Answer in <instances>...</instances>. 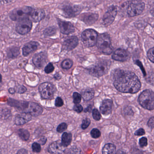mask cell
<instances>
[{
  "label": "cell",
  "mask_w": 154,
  "mask_h": 154,
  "mask_svg": "<svg viewBox=\"0 0 154 154\" xmlns=\"http://www.w3.org/2000/svg\"><path fill=\"white\" fill-rule=\"evenodd\" d=\"M113 75V84L119 91L134 94L140 90L141 83L134 73L129 71L118 70L115 71Z\"/></svg>",
  "instance_id": "6da1fadb"
},
{
  "label": "cell",
  "mask_w": 154,
  "mask_h": 154,
  "mask_svg": "<svg viewBox=\"0 0 154 154\" xmlns=\"http://www.w3.org/2000/svg\"><path fill=\"white\" fill-rule=\"evenodd\" d=\"M8 103L10 106L16 108L20 112L30 113L33 117H38L43 112L42 107L36 103L10 99Z\"/></svg>",
  "instance_id": "7a4b0ae2"
},
{
  "label": "cell",
  "mask_w": 154,
  "mask_h": 154,
  "mask_svg": "<svg viewBox=\"0 0 154 154\" xmlns=\"http://www.w3.org/2000/svg\"><path fill=\"white\" fill-rule=\"evenodd\" d=\"M145 8V3L140 0L127 2L120 7V15L123 17H136L141 14L144 11Z\"/></svg>",
  "instance_id": "3957f363"
},
{
  "label": "cell",
  "mask_w": 154,
  "mask_h": 154,
  "mask_svg": "<svg viewBox=\"0 0 154 154\" xmlns=\"http://www.w3.org/2000/svg\"><path fill=\"white\" fill-rule=\"evenodd\" d=\"M110 64L111 62L109 60H100L87 70L91 75L95 77H100L107 73Z\"/></svg>",
  "instance_id": "277c9868"
},
{
  "label": "cell",
  "mask_w": 154,
  "mask_h": 154,
  "mask_svg": "<svg viewBox=\"0 0 154 154\" xmlns=\"http://www.w3.org/2000/svg\"><path fill=\"white\" fill-rule=\"evenodd\" d=\"M96 45L99 51L105 55H109L112 52L110 37L107 33L100 34L98 36Z\"/></svg>",
  "instance_id": "5b68a950"
},
{
  "label": "cell",
  "mask_w": 154,
  "mask_h": 154,
  "mask_svg": "<svg viewBox=\"0 0 154 154\" xmlns=\"http://www.w3.org/2000/svg\"><path fill=\"white\" fill-rule=\"evenodd\" d=\"M139 104L146 109H154V92L150 90L143 91L139 96Z\"/></svg>",
  "instance_id": "8992f818"
},
{
  "label": "cell",
  "mask_w": 154,
  "mask_h": 154,
  "mask_svg": "<svg viewBox=\"0 0 154 154\" xmlns=\"http://www.w3.org/2000/svg\"><path fill=\"white\" fill-rule=\"evenodd\" d=\"M33 10L34 9L32 8L27 6L17 8L10 13V18L13 21H19L28 18L31 16Z\"/></svg>",
  "instance_id": "52a82bcc"
},
{
  "label": "cell",
  "mask_w": 154,
  "mask_h": 154,
  "mask_svg": "<svg viewBox=\"0 0 154 154\" xmlns=\"http://www.w3.org/2000/svg\"><path fill=\"white\" fill-rule=\"evenodd\" d=\"M98 38V33L93 29H87L82 34V39L87 47H92L96 45Z\"/></svg>",
  "instance_id": "ba28073f"
},
{
  "label": "cell",
  "mask_w": 154,
  "mask_h": 154,
  "mask_svg": "<svg viewBox=\"0 0 154 154\" xmlns=\"http://www.w3.org/2000/svg\"><path fill=\"white\" fill-rule=\"evenodd\" d=\"M38 89L41 97L45 100L52 99L56 91V88L54 85L49 82L41 84L39 85Z\"/></svg>",
  "instance_id": "9c48e42d"
},
{
  "label": "cell",
  "mask_w": 154,
  "mask_h": 154,
  "mask_svg": "<svg viewBox=\"0 0 154 154\" xmlns=\"http://www.w3.org/2000/svg\"><path fill=\"white\" fill-rule=\"evenodd\" d=\"M32 21L28 18L19 20L16 25V31L21 35H25L30 32L32 29Z\"/></svg>",
  "instance_id": "30bf717a"
},
{
  "label": "cell",
  "mask_w": 154,
  "mask_h": 154,
  "mask_svg": "<svg viewBox=\"0 0 154 154\" xmlns=\"http://www.w3.org/2000/svg\"><path fill=\"white\" fill-rule=\"evenodd\" d=\"M117 13L118 8L117 7L113 5L110 7L103 15V25L106 26L111 25L117 16Z\"/></svg>",
  "instance_id": "8fae6325"
},
{
  "label": "cell",
  "mask_w": 154,
  "mask_h": 154,
  "mask_svg": "<svg viewBox=\"0 0 154 154\" xmlns=\"http://www.w3.org/2000/svg\"><path fill=\"white\" fill-rule=\"evenodd\" d=\"M47 61V54L45 52H41L36 54L32 59L33 63L36 67L38 68H42L44 67Z\"/></svg>",
  "instance_id": "7c38bea8"
},
{
  "label": "cell",
  "mask_w": 154,
  "mask_h": 154,
  "mask_svg": "<svg viewBox=\"0 0 154 154\" xmlns=\"http://www.w3.org/2000/svg\"><path fill=\"white\" fill-rule=\"evenodd\" d=\"M82 8L80 6H66L63 8L64 15L66 17H74L77 16L82 11Z\"/></svg>",
  "instance_id": "4fadbf2b"
},
{
  "label": "cell",
  "mask_w": 154,
  "mask_h": 154,
  "mask_svg": "<svg viewBox=\"0 0 154 154\" xmlns=\"http://www.w3.org/2000/svg\"><path fill=\"white\" fill-rule=\"evenodd\" d=\"M57 21L59 29L62 34L68 35L75 32V29L74 26L71 22L60 19H57Z\"/></svg>",
  "instance_id": "5bb4252c"
},
{
  "label": "cell",
  "mask_w": 154,
  "mask_h": 154,
  "mask_svg": "<svg viewBox=\"0 0 154 154\" xmlns=\"http://www.w3.org/2000/svg\"><path fill=\"white\" fill-rule=\"evenodd\" d=\"M66 147L60 140L53 142L48 148V151L51 154H63L66 151Z\"/></svg>",
  "instance_id": "9a60e30c"
},
{
  "label": "cell",
  "mask_w": 154,
  "mask_h": 154,
  "mask_svg": "<svg viewBox=\"0 0 154 154\" xmlns=\"http://www.w3.org/2000/svg\"><path fill=\"white\" fill-rule=\"evenodd\" d=\"M79 18L86 25L91 26L97 21L99 18V16L95 13H85L82 14Z\"/></svg>",
  "instance_id": "2e32d148"
},
{
  "label": "cell",
  "mask_w": 154,
  "mask_h": 154,
  "mask_svg": "<svg viewBox=\"0 0 154 154\" xmlns=\"http://www.w3.org/2000/svg\"><path fill=\"white\" fill-rule=\"evenodd\" d=\"M112 57L115 61L125 62L129 58V54L125 49L119 48L114 52Z\"/></svg>",
  "instance_id": "e0dca14e"
},
{
  "label": "cell",
  "mask_w": 154,
  "mask_h": 154,
  "mask_svg": "<svg viewBox=\"0 0 154 154\" xmlns=\"http://www.w3.org/2000/svg\"><path fill=\"white\" fill-rule=\"evenodd\" d=\"M39 46V43L36 41H30L27 43L22 48L23 56L27 57L30 54L37 50Z\"/></svg>",
  "instance_id": "ac0fdd59"
},
{
  "label": "cell",
  "mask_w": 154,
  "mask_h": 154,
  "mask_svg": "<svg viewBox=\"0 0 154 154\" xmlns=\"http://www.w3.org/2000/svg\"><path fill=\"white\" fill-rule=\"evenodd\" d=\"M32 116L30 113L22 112L20 114H17L15 117V123L17 125L20 126L28 122L32 119Z\"/></svg>",
  "instance_id": "d6986e66"
},
{
  "label": "cell",
  "mask_w": 154,
  "mask_h": 154,
  "mask_svg": "<svg viewBox=\"0 0 154 154\" xmlns=\"http://www.w3.org/2000/svg\"><path fill=\"white\" fill-rule=\"evenodd\" d=\"M79 43V39L76 36H71L64 41L63 48L66 51H71L74 49Z\"/></svg>",
  "instance_id": "ffe728a7"
},
{
  "label": "cell",
  "mask_w": 154,
  "mask_h": 154,
  "mask_svg": "<svg viewBox=\"0 0 154 154\" xmlns=\"http://www.w3.org/2000/svg\"><path fill=\"white\" fill-rule=\"evenodd\" d=\"M112 102L111 100H103L100 106L101 112L104 115H108L111 113Z\"/></svg>",
  "instance_id": "44dd1931"
},
{
  "label": "cell",
  "mask_w": 154,
  "mask_h": 154,
  "mask_svg": "<svg viewBox=\"0 0 154 154\" xmlns=\"http://www.w3.org/2000/svg\"><path fill=\"white\" fill-rule=\"evenodd\" d=\"M30 17L32 21L35 23H37L40 22L45 18V12L42 9L34 10Z\"/></svg>",
  "instance_id": "7402d4cb"
},
{
  "label": "cell",
  "mask_w": 154,
  "mask_h": 154,
  "mask_svg": "<svg viewBox=\"0 0 154 154\" xmlns=\"http://www.w3.org/2000/svg\"><path fill=\"white\" fill-rule=\"evenodd\" d=\"M62 144L65 147H67L71 144L72 140V133L65 132L62 135L61 138Z\"/></svg>",
  "instance_id": "603a6c76"
},
{
  "label": "cell",
  "mask_w": 154,
  "mask_h": 154,
  "mask_svg": "<svg viewBox=\"0 0 154 154\" xmlns=\"http://www.w3.org/2000/svg\"><path fill=\"white\" fill-rule=\"evenodd\" d=\"M94 91L91 89H85L82 93V95L85 101H89L92 100L94 97Z\"/></svg>",
  "instance_id": "cb8c5ba5"
},
{
  "label": "cell",
  "mask_w": 154,
  "mask_h": 154,
  "mask_svg": "<svg viewBox=\"0 0 154 154\" xmlns=\"http://www.w3.org/2000/svg\"><path fill=\"white\" fill-rule=\"evenodd\" d=\"M20 54V48L17 47H12L10 48L7 51V55L10 58L17 57Z\"/></svg>",
  "instance_id": "d4e9b609"
},
{
  "label": "cell",
  "mask_w": 154,
  "mask_h": 154,
  "mask_svg": "<svg viewBox=\"0 0 154 154\" xmlns=\"http://www.w3.org/2000/svg\"><path fill=\"white\" fill-rule=\"evenodd\" d=\"M116 146L113 144L108 143L106 144L102 149L103 154H114L116 152Z\"/></svg>",
  "instance_id": "484cf974"
},
{
  "label": "cell",
  "mask_w": 154,
  "mask_h": 154,
  "mask_svg": "<svg viewBox=\"0 0 154 154\" xmlns=\"http://www.w3.org/2000/svg\"><path fill=\"white\" fill-rule=\"evenodd\" d=\"M18 134L20 138L24 141H27L30 137V133L29 131L25 129H20L18 131Z\"/></svg>",
  "instance_id": "4316f807"
},
{
  "label": "cell",
  "mask_w": 154,
  "mask_h": 154,
  "mask_svg": "<svg viewBox=\"0 0 154 154\" xmlns=\"http://www.w3.org/2000/svg\"><path fill=\"white\" fill-rule=\"evenodd\" d=\"M73 61L70 59H66L64 60L62 63H61V66L63 69H70L72 68L73 66Z\"/></svg>",
  "instance_id": "83f0119b"
},
{
  "label": "cell",
  "mask_w": 154,
  "mask_h": 154,
  "mask_svg": "<svg viewBox=\"0 0 154 154\" xmlns=\"http://www.w3.org/2000/svg\"><path fill=\"white\" fill-rule=\"evenodd\" d=\"M57 29L55 27H49L44 31V34L46 36H52L56 33Z\"/></svg>",
  "instance_id": "f1b7e54d"
},
{
  "label": "cell",
  "mask_w": 154,
  "mask_h": 154,
  "mask_svg": "<svg viewBox=\"0 0 154 154\" xmlns=\"http://www.w3.org/2000/svg\"><path fill=\"white\" fill-rule=\"evenodd\" d=\"M82 95L80 94L79 93L74 92L73 94V99L74 103H80L82 100Z\"/></svg>",
  "instance_id": "f546056e"
},
{
  "label": "cell",
  "mask_w": 154,
  "mask_h": 154,
  "mask_svg": "<svg viewBox=\"0 0 154 154\" xmlns=\"http://www.w3.org/2000/svg\"><path fill=\"white\" fill-rule=\"evenodd\" d=\"M91 135L94 138H98L100 137L101 132L98 129L94 128L91 131Z\"/></svg>",
  "instance_id": "4dcf8cb0"
},
{
  "label": "cell",
  "mask_w": 154,
  "mask_h": 154,
  "mask_svg": "<svg viewBox=\"0 0 154 154\" xmlns=\"http://www.w3.org/2000/svg\"><path fill=\"white\" fill-rule=\"evenodd\" d=\"M32 151L35 153H39L41 151L40 144L37 142H34L32 145Z\"/></svg>",
  "instance_id": "1f68e13d"
},
{
  "label": "cell",
  "mask_w": 154,
  "mask_h": 154,
  "mask_svg": "<svg viewBox=\"0 0 154 154\" xmlns=\"http://www.w3.org/2000/svg\"><path fill=\"white\" fill-rule=\"evenodd\" d=\"M92 116L93 119L96 121L100 120L101 118L100 112L96 109H94L92 110Z\"/></svg>",
  "instance_id": "d6a6232c"
},
{
  "label": "cell",
  "mask_w": 154,
  "mask_h": 154,
  "mask_svg": "<svg viewBox=\"0 0 154 154\" xmlns=\"http://www.w3.org/2000/svg\"><path fill=\"white\" fill-rule=\"evenodd\" d=\"M67 128V124L65 122H63V123H61V124H59L57 126V132H59V133H62V132L65 131L66 130Z\"/></svg>",
  "instance_id": "836d02e7"
},
{
  "label": "cell",
  "mask_w": 154,
  "mask_h": 154,
  "mask_svg": "<svg viewBox=\"0 0 154 154\" xmlns=\"http://www.w3.org/2000/svg\"><path fill=\"white\" fill-rule=\"evenodd\" d=\"M91 121L89 118H85L82 121V129L85 130L88 128L91 124Z\"/></svg>",
  "instance_id": "e575fe53"
},
{
  "label": "cell",
  "mask_w": 154,
  "mask_h": 154,
  "mask_svg": "<svg viewBox=\"0 0 154 154\" xmlns=\"http://www.w3.org/2000/svg\"><path fill=\"white\" fill-rule=\"evenodd\" d=\"M54 69L55 67L53 64L52 63H49L45 67V71L46 73L49 74L53 72Z\"/></svg>",
  "instance_id": "d590c367"
},
{
  "label": "cell",
  "mask_w": 154,
  "mask_h": 154,
  "mask_svg": "<svg viewBox=\"0 0 154 154\" xmlns=\"http://www.w3.org/2000/svg\"><path fill=\"white\" fill-rule=\"evenodd\" d=\"M147 55L149 59L151 62L154 63V47L150 48V49L148 51Z\"/></svg>",
  "instance_id": "8d00e7d4"
},
{
  "label": "cell",
  "mask_w": 154,
  "mask_h": 154,
  "mask_svg": "<svg viewBox=\"0 0 154 154\" xmlns=\"http://www.w3.org/2000/svg\"><path fill=\"white\" fill-rule=\"evenodd\" d=\"M16 92L18 93L23 94L27 91V89L23 85H17L16 89Z\"/></svg>",
  "instance_id": "74e56055"
},
{
  "label": "cell",
  "mask_w": 154,
  "mask_h": 154,
  "mask_svg": "<svg viewBox=\"0 0 154 154\" xmlns=\"http://www.w3.org/2000/svg\"><path fill=\"white\" fill-rule=\"evenodd\" d=\"M11 111L7 109L5 110V109H3V110L1 111V118H3V119H7L10 116Z\"/></svg>",
  "instance_id": "f35d334b"
},
{
  "label": "cell",
  "mask_w": 154,
  "mask_h": 154,
  "mask_svg": "<svg viewBox=\"0 0 154 154\" xmlns=\"http://www.w3.org/2000/svg\"><path fill=\"white\" fill-rule=\"evenodd\" d=\"M64 104V102L63 99L60 97H57L56 99L55 102V105L56 107H61L63 106Z\"/></svg>",
  "instance_id": "ab89813d"
},
{
  "label": "cell",
  "mask_w": 154,
  "mask_h": 154,
  "mask_svg": "<svg viewBox=\"0 0 154 154\" xmlns=\"http://www.w3.org/2000/svg\"><path fill=\"white\" fill-rule=\"evenodd\" d=\"M73 109L75 111L78 113H81L83 110V108L80 103H76L75 104Z\"/></svg>",
  "instance_id": "60d3db41"
},
{
  "label": "cell",
  "mask_w": 154,
  "mask_h": 154,
  "mask_svg": "<svg viewBox=\"0 0 154 154\" xmlns=\"http://www.w3.org/2000/svg\"><path fill=\"white\" fill-rule=\"evenodd\" d=\"M140 146L141 147L146 146L147 145V139L145 137L141 138L139 140Z\"/></svg>",
  "instance_id": "b9f144b4"
},
{
  "label": "cell",
  "mask_w": 154,
  "mask_h": 154,
  "mask_svg": "<svg viewBox=\"0 0 154 154\" xmlns=\"http://www.w3.org/2000/svg\"><path fill=\"white\" fill-rule=\"evenodd\" d=\"M70 150L69 151H68L67 153L79 154V153H80L81 152V150L79 149H78V148L76 147V146L72 147L70 149Z\"/></svg>",
  "instance_id": "7bdbcfd3"
},
{
  "label": "cell",
  "mask_w": 154,
  "mask_h": 154,
  "mask_svg": "<svg viewBox=\"0 0 154 154\" xmlns=\"http://www.w3.org/2000/svg\"><path fill=\"white\" fill-rule=\"evenodd\" d=\"M147 81L150 84L154 85V74H149L147 78Z\"/></svg>",
  "instance_id": "ee69618b"
},
{
  "label": "cell",
  "mask_w": 154,
  "mask_h": 154,
  "mask_svg": "<svg viewBox=\"0 0 154 154\" xmlns=\"http://www.w3.org/2000/svg\"><path fill=\"white\" fill-rule=\"evenodd\" d=\"M145 131L143 128H140L136 131L135 133V135L136 136H143L145 135Z\"/></svg>",
  "instance_id": "f6af8a7d"
},
{
  "label": "cell",
  "mask_w": 154,
  "mask_h": 154,
  "mask_svg": "<svg viewBox=\"0 0 154 154\" xmlns=\"http://www.w3.org/2000/svg\"><path fill=\"white\" fill-rule=\"evenodd\" d=\"M148 125L149 127L153 128H154V117L150 118L148 122Z\"/></svg>",
  "instance_id": "bcb514c9"
},
{
  "label": "cell",
  "mask_w": 154,
  "mask_h": 154,
  "mask_svg": "<svg viewBox=\"0 0 154 154\" xmlns=\"http://www.w3.org/2000/svg\"><path fill=\"white\" fill-rule=\"evenodd\" d=\"M38 141L40 145H44L46 143L47 141V139L45 137H42L40 138V139Z\"/></svg>",
  "instance_id": "7dc6e473"
},
{
  "label": "cell",
  "mask_w": 154,
  "mask_h": 154,
  "mask_svg": "<svg viewBox=\"0 0 154 154\" xmlns=\"http://www.w3.org/2000/svg\"><path fill=\"white\" fill-rule=\"evenodd\" d=\"M17 154H28V151L25 149H21L17 152Z\"/></svg>",
  "instance_id": "c3c4849f"
},
{
  "label": "cell",
  "mask_w": 154,
  "mask_h": 154,
  "mask_svg": "<svg viewBox=\"0 0 154 154\" xmlns=\"http://www.w3.org/2000/svg\"><path fill=\"white\" fill-rule=\"evenodd\" d=\"M54 78L56 80H59L62 78V76L59 73H57L54 75Z\"/></svg>",
  "instance_id": "681fc988"
},
{
  "label": "cell",
  "mask_w": 154,
  "mask_h": 154,
  "mask_svg": "<svg viewBox=\"0 0 154 154\" xmlns=\"http://www.w3.org/2000/svg\"><path fill=\"white\" fill-rule=\"evenodd\" d=\"M92 106L90 105L89 106L87 107L86 109H85V112H91V111L92 110Z\"/></svg>",
  "instance_id": "f907efd6"
},
{
  "label": "cell",
  "mask_w": 154,
  "mask_h": 154,
  "mask_svg": "<svg viewBox=\"0 0 154 154\" xmlns=\"http://www.w3.org/2000/svg\"><path fill=\"white\" fill-rule=\"evenodd\" d=\"M8 91L11 94H15V92L16 91V89L14 88H10L9 89Z\"/></svg>",
  "instance_id": "816d5d0a"
},
{
  "label": "cell",
  "mask_w": 154,
  "mask_h": 154,
  "mask_svg": "<svg viewBox=\"0 0 154 154\" xmlns=\"http://www.w3.org/2000/svg\"><path fill=\"white\" fill-rule=\"evenodd\" d=\"M150 12L151 15H152L153 17H154V8H153L150 11Z\"/></svg>",
  "instance_id": "f5cc1de1"
},
{
  "label": "cell",
  "mask_w": 154,
  "mask_h": 154,
  "mask_svg": "<svg viewBox=\"0 0 154 154\" xmlns=\"http://www.w3.org/2000/svg\"><path fill=\"white\" fill-rule=\"evenodd\" d=\"M4 1L8 2V1H11V0H4Z\"/></svg>",
  "instance_id": "db71d44e"
}]
</instances>
